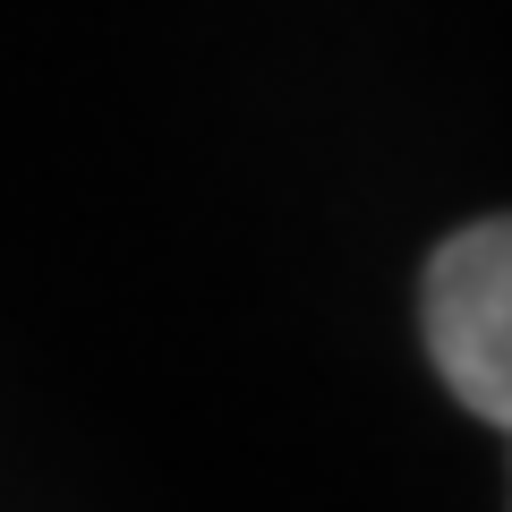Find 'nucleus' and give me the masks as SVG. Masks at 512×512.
<instances>
[{
  "label": "nucleus",
  "instance_id": "f257e3e1",
  "mask_svg": "<svg viewBox=\"0 0 512 512\" xmlns=\"http://www.w3.org/2000/svg\"><path fill=\"white\" fill-rule=\"evenodd\" d=\"M419 316H427V359L453 384V402L478 410L487 427H504L512 419V231L504 214L453 231L427 256Z\"/></svg>",
  "mask_w": 512,
  "mask_h": 512
}]
</instances>
